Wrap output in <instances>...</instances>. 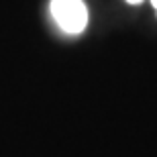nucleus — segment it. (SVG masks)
<instances>
[{
  "instance_id": "7ed1b4c3",
  "label": "nucleus",
  "mask_w": 157,
  "mask_h": 157,
  "mask_svg": "<svg viewBox=\"0 0 157 157\" xmlns=\"http://www.w3.org/2000/svg\"><path fill=\"white\" fill-rule=\"evenodd\" d=\"M151 4H153V8H155V12H157V0H151Z\"/></svg>"
},
{
  "instance_id": "f257e3e1",
  "label": "nucleus",
  "mask_w": 157,
  "mask_h": 157,
  "mask_svg": "<svg viewBox=\"0 0 157 157\" xmlns=\"http://www.w3.org/2000/svg\"><path fill=\"white\" fill-rule=\"evenodd\" d=\"M49 10L65 35H80L88 27V8L84 0H51Z\"/></svg>"
},
{
  "instance_id": "f03ea898",
  "label": "nucleus",
  "mask_w": 157,
  "mask_h": 157,
  "mask_svg": "<svg viewBox=\"0 0 157 157\" xmlns=\"http://www.w3.org/2000/svg\"><path fill=\"white\" fill-rule=\"evenodd\" d=\"M128 4H141V2H143V0H127Z\"/></svg>"
}]
</instances>
